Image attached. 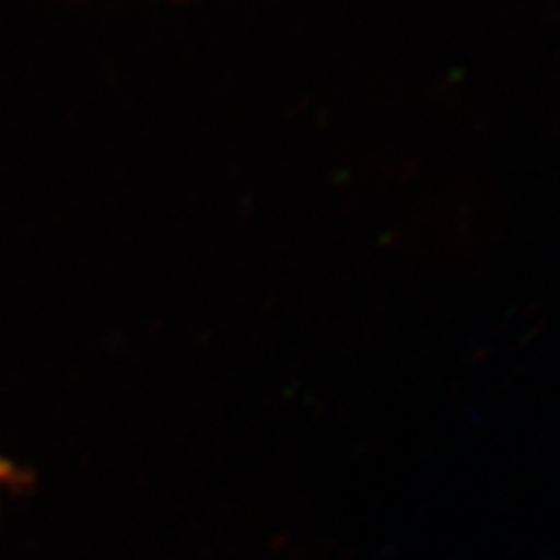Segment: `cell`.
Wrapping results in <instances>:
<instances>
[{
	"mask_svg": "<svg viewBox=\"0 0 560 560\" xmlns=\"http://www.w3.org/2000/svg\"><path fill=\"white\" fill-rule=\"evenodd\" d=\"M24 483V471L22 467H16L14 463L0 458V495L5 493V490H14L16 486Z\"/></svg>",
	"mask_w": 560,
	"mask_h": 560,
	"instance_id": "6da1fadb",
	"label": "cell"
}]
</instances>
